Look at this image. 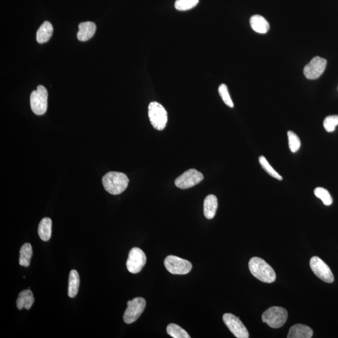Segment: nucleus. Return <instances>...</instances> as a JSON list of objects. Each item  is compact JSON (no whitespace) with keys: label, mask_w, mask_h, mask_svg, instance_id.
<instances>
[{"label":"nucleus","mask_w":338,"mask_h":338,"mask_svg":"<svg viewBox=\"0 0 338 338\" xmlns=\"http://www.w3.org/2000/svg\"><path fill=\"white\" fill-rule=\"evenodd\" d=\"M223 321L231 332L238 338H248L249 332L239 317L231 313L223 315Z\"/></svg>","instance_id":"nucleus-11"},{"label":"nucleus","mask_w":338,"mask_h":338,"mask_svg":"<svg viewBox=\"0 0 338 338\" xmlns=\"http://www.w3.org/2000/svg\"><path fill=\"white\" fill-rule=\"evenodd\" d=\"M288 313L285 308L273 306L267 309L262 315L263 323L270 328L278 329L284 326L287 321Z\"/></svg>","instance_id":"nucleus-3"},{"label":"nucleus","mask_w":338,"mask_h":338,"mask_svg":"<svg viewBox=\"0 0 338 338\" xmlns=\"http://www.w3.org/2000/svg\"><path fill=\"white\" fill-rule=\"evenodd\" d=\"M32 256L33 249L30 243H25L23 245L20 251L19 264L20 266L28 267L30 265Z\"/></svg>","instance_id":"nucleus-21"},{"label":"nucleus","mask_w":338,"mask_h":338,"mask_svg":"<svg viewBox=\"0 0 338 338\" xmlns=\"http://www.w3.org/2000/svg\"><path fill=\"white\" fill-rule=\"evenodd\" d=\"M250 24L252 30L256 32L264 34L266 33L269 30V23L262 16L254 15L250 19Z\"/></svg>","instance_id":"nucleus-17"},{"label":"nucleus","mask_w":338,"mask_h":338,"mask_svg":"<svg viewBox=\"0 0 338 338\" xmlns=\"http://www.w3.org/2000/svg\"><path fill=\"white\" fill-rule=\"evenodd\" d=\"M79 286H80V276L76 270H72L70 272L69 280V292L68 294L70 297H75L78 294Z\"/></svg>","instance_id":"nucleus-20"},{"label":"nucleus","mask_w":338,"mask_h":338,"mask_svg":"<svg viewBox=\"0 0 338 338\" xmlns=\"http://www.w3.org/2000/svg\"><path fill=\"white\" fill-rule=\"evenodd\" d=\"M250 272L258 280L266 283H272L276 281V275L272 267L264 259L254 257L249 263Z\"/></svg>","instance_id":"nucleus-1"},{"label":"nucleus","mask_w":338,"mask_h":338,"mask_svg":"<svg viewBox=\"0 0 338 338\" xmlns=\"http://www.w3.org/2000/svg\"><path fill=\"white\" fill-rule=\"evenodd\" d=\"M167 270L172 274L184 275L190 272L193 265L189 261L175 256H169L164 261Z\"/></svg>","instance_id":"nucleus-7"},{"label":"nucleus","mask_w":338,"mask_h":338,"mask_svg":"<svg viewBox=\"0 0 338 338\" xmlns=\"http://www.w3.org/2000/svg\"><path fill=\"white\" fill-rule=\"evenodd\" d=\"M148 117L151 124L155 129L162 130L168 123V116L165 108L156 101L151 102L148 106Z\"/></svg>","instance_id":"nucleus-5"},{"label":"nucleus","mask_w":338,"mask_h":338,"mask_svg":"<svg viewBox=\"0 0 338 338\" xmlns=\"http://www.w3.org/2000/svg\"><path fill=\"white\" fill-rule=\"evenodd\" d=\"M77 38L81 42L87 41L93 37L96 31V24L93 22H82L79 24Z\"/></svg>","instance_id":"nucleus-13"},{"label":"nucleus","mask_w":338,"mask_h":338,"mask_svg":"<svg viewBox=\"0 0 338 338\" xmlns=\"http://www.w3.org/2000/svg\"><path fill=\"white\" fill-rule=\"evenodd\" d=\"M145 254L143 250L138 247L132 248L128 254L127 261V268L130 272L137 274L141 272L146 263Z\"/></svg>","instance_id":"nucleus-10"},{"label":"nucleus","mask_w":338,"mask_h":338,"mask_svg":"<svg viewBox=\"0 0 338 338\" xmlns=\"http://www.w3.org/2000/svg\"><path fill=\"white\" fill-rule=\"evenodd\" d=\"M313 335V331L310 327L304 324H297L290 328L288 335V338H311Z\"/></svg>","instance_id":"nucleus-14"},{"label":"nucleus","mask_w":338,"mask_h":338,"mask_svg":"<svg viewBox=\"0 0 338 338\" xmlns=\"http://www.w3.org/2000/svg\"><path fill=\"white\" fill-rule=\"evenodd\" d=\"M167 333L173 338H191L190 336L184 329L175 324H169L167 327Z\"/></svg>","instance_id":"nucleus-22"},{"label":"nucleus","mask_w":338,"mask_h":338,"mask_svg":"<svg viewBox=\"0 0 338 338\" xmlns=\"http://www.w3.org/2000/svg\"><path fill=\"white\" fill-rule=\"evenodd\" d=\"M30 106L34 114L42 116L47 112L48 107V92L46 88L39 85L36 90L31 92Z\"/></svg>","instance_id":"nucleus-4"},{"label":"nucleus","mask_w":338,"mask_h":338,"mask_svg":"<svg viewBox=\"0 0 338 338\" xmlns=\"http://www.w3.org/2000/svg\"><path fill=\"white\" fill-rule=\"evenodd\" d=\"M259 162L264 170H265L266 172L268 173V174L270 175V176H272V177L275 178V179L279 180H283V177H282L280 174H279V173L277 172L273 168H272V167L270 165V164L267 162L266 159L265 157L261 156L259 157Z\"/></svg>","instance_id":"nucleus-24"},{"label":"nucleus","mask_w":338,"mask_h":338,"mask_svg":"<svg viewBox=\"0 0 338 338\" xmlns=\"http://www.w3.org/2000/svg\"><path fill=\"white\" fill-rule=\"evenodd\" d=\"M129 179L125 173L110 172L106 173L102 179L105 191L112 195H118L127 189Z\"/></svg>","instance_id":"nucleus-2"},{"label":"nucleus","mask_w":338,"mask_h":338,"mask_svg":"<svg viewBox=\"0 0 338 338\" xmlns=\"http://www.w3.org/2000/svg\"><path fill=\"white\" fill-rule=\"evenodd\" d=\"M288 142L290 149L292 153L299 150L301 147V141L298 136L292 131L288 132Z\"/></svg>","instance_id":"nucleus-26"},{"label":"nucleus","mask_w":338,"mask_h":338,"mask_svg":"<svg viewBox=\"0 0 338 338\" xmlns=\"http://www.w3.org/2000/svg\"><path fill=\"white\" fill-rule=\"evenodd\" d=\"M314 193L315 196L322 200L325 206H331L333 204L332 197L326 189L317 188L314 189Z\"/></svg>","instance_id":"nucleus-23"},{"label":"nucleus","mask_w":338,"mask_h":338,"mask_svg":"<svg viewBox=\"0 0 338 338\" xmlns=\"http://www.w3.org/2000/svg\"><path fill=\"white\" fill-rule=\"evenodd\" d=\"M51 227H52V221L48 217L43 218L40 222L38 233L42 241H48L51 238Z\"/></svg>","instance_id":"nucleus-19"},{"label":"nucleus","mask_w":338,"mask_h":338,"mask_svg":"<svg viewBox=\"0 0 338 338\" xmlns=\"http://www.w3.org/2000/svg\"><path fill=\"white\" fill-rule=\"evenodd\" d=\"M35 301L33 292L31 290H22L20 292L19 297H18L17 301V308L19 310H22L23 309H26V310H30L31 306Z\"/></svg>","instance_id":"nucleus-15"},{"label":"nucleus","mask_w":338,"mask_h":338,"mask_svg":"<svg viewBox=\"0 0 338 338\" xmlns=\"http://www.w3.org/2000/svg\"><path fill=\"white\" fill-rule=\"evenodd\" d=\"M218 93H219L220 96L221 97L222 100L225 104L229 107H234L233 101L232 100L231 97H230L228 89H227L226 85L222 83V84L220 85L219 87H218Z\"/></svg>","instance_id":"nucleus-28"},{"label":"nucleus","mask_w":338,"mask_h":338,"mask_svg":"<svg viewBox=\"0 0 338 338\" xmlns=\"http://www.w3.org/2000/svg\"><path fill=\"white\" fill-rule=\"evenodd\" d=\"M338 125V116H330L326 117L323 122L324 128L328 132H334Z\"/></svg>","instance_id":"nucleus-27"},{"label":"nucleus","mask_w":338,"mask_h":338,"mask_svg":"<svg viewBox=\"0 0 338 338\" xmlns=\"http://www.w3.org/2000/svg\"><path fill=\"white\" fill-rule=\"evenodd\" d=\"M204 179V175L194 169H189L177 178L175 181L178 188L187 189L199 184Z\"/></svg>","instance_id":"nucleus-9"},{"label":"nucleus","mask_w":338,"mask_h":338,"mask_svg":"<svg viewBox=\"0 0 338 338\" xmlns=\"http://www.w3.org/2000/svg\"><path fill=\"white\" fill-rule=\"evenodd\" d=\"M311 269L321 280L327 283H332L335 280L334 275L330 268L319 257H313L310 260Z\"/></svg>","instance_id":"nucleus-8"},{"label":"nucleus","mask_w":338,"mask_h":338,"mask_svg":"<svg viewBox=\"0 0 338 338\" xmlns=\"http://www.w3.org/2000/svg\"><path fill=\"white\" fill-rule=\"evenodd\" d=\"M327 60L315 56L304 68V75L309 80H315L322 75L325 71Z\"/></svg>","instance_id":"nucleus-12"},{"label":"nucleus","mask_w":338,"mask_h":338,"mask_svg":"<svg viewBox=\"0 0 338 338\" xmlns=\"http://www.w3.org/2000/svg\"><path fill=\"white\" fill-rule=\"evenodd\" d=\"M199 0H176L175 8L179 11H187L194 8Z\"/></svg>","instance_id":"nucleus-25"},{"label":"nucleus","mask_w":338,"mask_h":338,"mask_svg":"<svg viewBox=\"0 0 338 338\" xmlns=\"http://www.w3.org/2000/svg\"><path fill=\"white\" fill-rule=\"evenodd\" d=\"M218 207L217 197L214 195H209L206 197L204 202V214L207 219L214 217Z\"/></svg>","instance_id":"nucleus-16"},{"label":"nucleus","mask_w":338,"mask_h":338,"mask_svg":"<svg viewBox=\"0 0 338 338\" xmlns=\"http://www.w3.org/2000/svg\"><path fill=\"white\" fill-rule=\"evenodd\" d=\"M52 24L49 22H45L40 26L37 32V41L39 44H44L49 41L53 35Z\"/></svg>","instance_id":"nucleus-18"},{"label":"nucleus","mask_w":338,"mask_h":338,"mask_svg":"<svg viewBox=\"0 0 338 338\" xmlns=\"http://www.w3.org/2000/svg\"><path fill=\"white\" fill-rule=\"evenodd\" d=\"M146 306V301L143 297H135L128 301L127 308L123 314V321L125 323L132 324L136 321L143 314Z\"/></svg>","instance_id":"nucleus-6"}]
</instances>
